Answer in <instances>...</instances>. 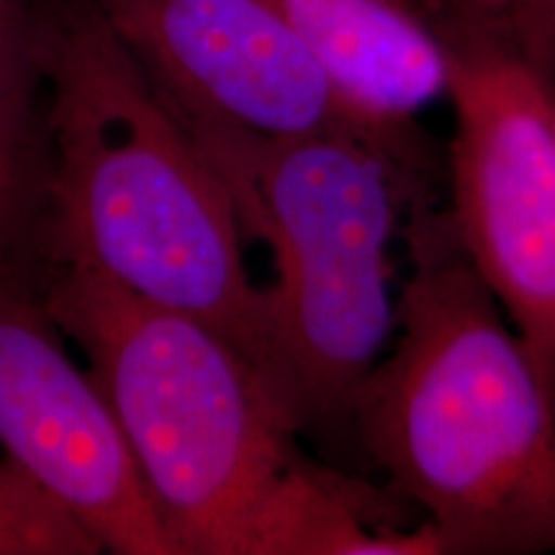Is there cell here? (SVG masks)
<instances>
[{"label": "cell", "instance_id": "12", "mask_svg": "<svg viewBox=\"0 0 555 555\" xmlns=\"http://www.w3.org/2000/svg\"><path fill=\"white\" fill-rule=\"evenodd\" d=\"M44 165L0 157V249L37 245Z\"/></svg>", "mask_w": 555, "mask_h": 555}, {"label": "cell", "instance_id": "9", "mask_svg": "<svg viewBox=\"0 0 555 555\" xmlns=\"http://www.w3.org/2000/svg\"><path fill=\"white\" fill-rule=\"evenodd\" d=\"M0 157L44 165L41 86L26 0H0Z\"/></svg>", "mask_w": 555, "mask_h": 555}, {"label": "cell", "instance_id": "10", "mask_svg": "<svg viewBox=\"0 0 555 555\" xmlns=\"http://www.w3.org/2000/svg\"><path fill=\"white\" fill-rule=\"evenodd\" d=\"M103 547L24 470L0 461V555H99Z\"/></svg>", "mask_w": 555, "mask_h": 555}, {"label": "cell", "instance_id": "8", "mask_svg": "<svg viewBox=\"0 0 555 555\" xmlns=\"http://www.w3.org/2000/svg\"><path fill=\"white\" fill-rule=\"evenodd\" d=\"M360 134L427 172L420 119L450 90L446 13L429 0H270Z\"/></svg>", "mask_w": 555, "mask_h": 555}, {"label": "cell", "instance_id": "5", "mask_svg": "<svg viewBox=\"0 0 555 555\" xmlns=\"http://www.w3.org/2000/svg\"><path fill=\"white\" fill-rule=\"evenodd\" d=\"M446 24L450 221L555 399V80Z\"/></svg>", "mask_w": 555, "mask_h": 555}, {"label": "cell", "instance_id": "3", "mask_svg": "<svg viewBox=\"0 0 555 555\" xmlns=\"http://www.w3.org/2000/svg\"><path fill=\"white\" fill-rule=\"evenodd\" d=\"M401 237L397 335L347 420L448 555L555 551V399L450 214L420 196Z\"/></svg>", "mask_w": 555, "mask_h": 555}, {"label": "cell", "instance_id": "7", "mask_svg": "<svg viewBox=\"0 0 555 555\" xmlns=\"http://www.w3.org/2000/svg\"><path fill=\"white\" fill-rule=\"evenodd\" d=\"M93 5L189 127L262 139L360 134L314 54L270 0Z\"/></svg>", "mask_w": 555, "mask_h": 555}, {"label": "cell", "instance_id": "4", "mask_svg": "<svg viewBox=\"0 0 555 555\" xmlns=\"http://www.w3.org/2000/svg\"><path fill=\"white\" fill-rule=\"evenodd\" d=\"M189 131L245 237L273 258V283L260 286L268 380L301 429L347 420L397 335L393 242L425 196L427 172L356 131Z\"/></svg>", "mask_w": 555, "mask_h": 555}, {"label": "cell", "instance_id": "2", "mask_svg": "<svg viewBox=\"0 0 555 555\" xmlns=\"http://www.w3.org/2000/svg\"><path fill=\"white\" fill-rule=\"evenodd\" d=\"M29 9L44 258L198 319L266 373L262 291L219 172L93 0Z\"/></svg>", "mask_w": 555, "mask_h": 555}, {"label": "cell", "instance_id": "1", "mask_svg": "<svg viewBox=\"0 0 555 555\" xmlns=\"http://www.w3.org/2000/svg\"><path fill=\"white\" fill-rule=\"evenodd\" d=\"M44 298L119 422L176 555H440L380 491L311 463L240 347L93 270L47 260Z\"/></svg>", "mask_w": 555, "mask_h": 555}, {"label": "cell", "instance_id": "6", "mask_svg": "<svg viewBox=\"0 0 555 555\" xmlns=\"http://www.w3.org/2000/svg\"><path fill=\"white\" fill-rule=\"evenodd\" d=\"M39 245L0 249V450L103 553L176 555L119 422L69 358L44 298Z\"/></svg>", "mask_w": 555, "mask_h": 555}, {"label": "cell", "instance_id": "11", "mask_svg": "<svg viewBox=\"0 0 555 555\" xmlns=\"http://www.w3.org/2000/svg\"><path fill=\"white\" fill-rule=\"evenodd\" d=\"M437 5L455 24L555 80V0H437Z\"/></svg>", "mask_w": 555, "mask_h": 555}]
</instances>
